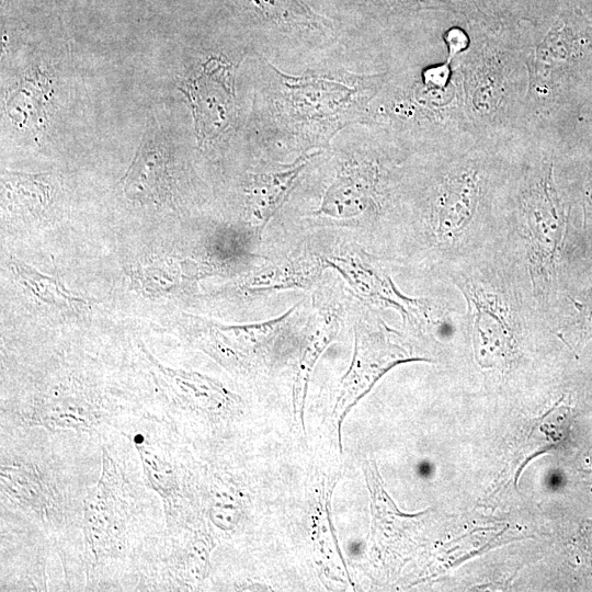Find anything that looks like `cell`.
Listing matches in <instances>:
<instances>
[{"mask_svg": "<svg viewBox=\"0 0 592 592\" xmlns=\"http://www.w3.org/2000/svg\"><path fill=\"white\" fill-rule=\"evenodd\" d=\"M471 43L454 60L464 109L474 135L508 140L522 135L528 73L519 30L490 25L469 29Z\"/></svg>", "mask_w": 592, "mask_h": 592, "instance_id": "1", "label": "cell"}, {"mask_svg": "<svg viewBox=\"0 0 592 592\" xmlns=\"http://www.w3.org/2000/svg\"><path fill=\"white\" fill-rule=\"evenodd\" d=\"M517 30L528 73L522 133H539L592 95V29L559 15Z\"/></svg>", "mask_w": 592, "mask_h": 592, "instance_id": "2", "label": "cell"}, {"mask_svg": "<svg viewBox=\"0 0 592 592\" xmlns=\"http://www.w3.org/2000/svg\"><path fill=\"white\" fill-rule=\"evenodd\" d=\"M516 157L515 198L527 232L530 271L535 289L544 293L556 280L570 212L556 177L559 155L551 138L537 133L519 138Z\"/></svg>", "mask_w": 592, "mask_h": 592, "instance_id": "3", "label": "cell"}, {"mask_svg": "<svg viewBox=\"0 0 592 592\" xmlns=\"http://www.w3.org/2000/svg\"><path fill=\"white\" fill-rule=\"evenodd\" d=\"M380 112L398 132L426 140L432 148L476 137L467 121L456 69L444 89L424 86L419 73L390 87Z\"/></svg>", "mask_w": 592, "mask_h": 592, "instance_id": "4", "label": "cell"}, {"mask_svg": "<svg viewBox=\"0 0 592 592\" xmlns=\"http://www.w3.org/2000/svg\"><path fill=\"white\" fill-rule=\"evenodd\" d=\"M102 476L84 502L83 534L92 565L122 557L128 543L130 493L115 462L104 453Z\"/></svg>", "mask_w": 592, "mask_h": 592, "instance_id": "5", "label": "cell"}, {"mask_svg": "<svg viewBox=\"0 0 592 592\" xmlns=\"http://www.w3.org/2000/svg\"><path fill=\"white\" fill-rule=\"evenodd\" d=\"M201 141L215 139L231 124L235 116V91L231 66L219 58H209L183 87Z\"/></svg>", "mask_w": 592, "mask_h": 592, "instance_id": "6", "label": "cell"}, {"mask_svg": "<svg viewBox=\"0 0 592 592\" xmlns=\"http://www.w3.org/2000/svg\"><path fill=\"white\" fill-rule=\"evenodd\" d=\"M470 308L475 357L480 366H505L514 351V335L505 309L494 295L462 286Z\"/></svg>", "mask_w": 592, "mask_h": 592, "instance_id": "7", "label": "cell"}, {"mask_svg": "<svg viewBox=\"0 0 592 592\" xmlns=\"http://www.w3.org/2000/svg\"><path fill=\"white\" fill-rule=\"evenodd\" d=\"M171 157L163 139L156 133L147 134L123 179V189L130 198L157 203L172 197Z\"/></svg>", "mask_w": 592, "mask_h": 592, "instance_id": "8", "label": "cell"}, {"mask_svg": "<svg viewBox=\"0 0 592 592\" xmlns=\"http://www.w3.org/2000/svg\"><path fill=\"white\" fill-rule=\"evenodd\" d=\"M1 488L23 510L37 515L43 522L56 519L60 504L56 486L35 464H2Z\"/></svg>", "mask_w": 592, "mask_h": 592, "instance_id": "9", "label": "cell"}, {"mask_svg": "<svg viewBox=\"0 0 592 592\" xmlns=\"http://www.w3.org/2000/svg\"><path fill=\"white\" fill-rule=\"evenodd\" d=\"M544 133L558 150L581 153V205L584 218H592V95Z\"/></svg>", "mask_w": 592, "mask_h": 592, "instance_id": "10", "label": "cell"}, {"mask_svg": "<svg viewBox=\"0 0 592 592\" xmlns=\"http://www.w3.org/2000/svg\"><path fill=\"white\" fill-rule=\"evenodd\" d=\"M331 264L358 293L382 306L395 307L401 311L405 320H414L421 315L422 306L419 300L400 294L388 276L378 274L375 267L362 259L334 258Z\"/></svg>", "mask_w": 592, "mask_h": 592, "instance_id": "11", "label": "cell"}, {"mask_svg": "<svg viewBox=\"0 0 592 592\" xmlns=\"http://www.w3.org/2000/svg\"><path fill=\"white\" fill-rule=\"evenodd\" d=\"M375 180L371 166L345 167L328 187L319 213L346 218L364 212L374 196Z\"/></svg>", "mask_w": 592, "mask_h": 592, "instance_id": "12", "label": "cell"}, {"mask_svg": "<svg viewBox=\"0 0 592 592\" xmlns=\"http://www.w3.org/2000/svg\"><path fill=\"white\" fill-rule=\"evenodd\" d=\"M294 107L310 116L327 115L346 104L355 89L344 82L318 77H284Z\"/></svg>", "mask_w": 592, "mask_h": 592, "instance_id": "13", "label": "cell"}, {"mask_svg": "<svg viewBox=\"0 0 592 592\" xmlns=\"http://www.w3.org/2000/svg\"><path fill=\"white\" fill-rule=\"evenodd\" d=\"M304 158L281 171L263 173L253 179L250 190L252 215L264 227L285 201L296 179L305 168Z\"/></svg>", "mask_w": 592, "mask_h": 592, "instance_id": "14", "label": "cell"}, {"mask_svg": "<svg viewBox=\"0 0 592 592\" xmlns=\"http://www.w3.org/2000/svg\"><path fill=\"white\" fill-rule=\"evenodd\" d=\"M49 82L36 72L33 78L22 79L10 92L7 111L15 124L37 132L47 118Z\"/></svg>", "mask_w": 592, "mask_h": 592, "instance_id": "15", "label": "cell"}, {"mask_svg": "<svg viewBox=\"0 0 592 592\" xmlns=\"http://www.w3.org/2000/svg\"><path fill=\"white\" fill-rule=\"evenodd\" d=\"M19 282L41 303L59 309H75L84 300L71 294L55 277H50L19 260L12 261Z\"/></svg>", "mask_w": 592, "mask_h": 592, "instance_id": "16", "label": "cell"}, {"mask_svg": "<svg viewBox=\"0 0 592 592\" xmlns=\"http://www.w3.org/2000/svg\"><path fill=\"white\" fill-rule=\"evenodd\" d=\"M145 476L153 490L166 502V509H172L178 489L172 463L146 441H136Z\"/></svg>", "mask_w": 592, "mask_h": 592, "instance_id": "17", "label": "cell"}, {"mask_svg": "<svg viewBox=\"0 0 592 592\" xmlns=\"http://www.w3.org/2000/svg\"><path fill=\"white\" fill-rule=\"evenodd\" d=\"M14 206L29 213H39L49 200V184L41 175L12 173L4 183Z\"/></svg>", "mask_w": 592, "mask_h": 592, "instance_id": "18", "label": "cell"}, {"mask_svg": "<svg viewBox=\"0 0 592 592\" xmlns=\"http://www.w3.org/2000/svg\"><path fill=\"white\" fill-rule=\"evenodd\" d=\"M264 13L282 20H296L308 18L304 7L296 0H249Z\"/></svg>", "mask_w": 592, "mask_h": 592, "instance_id": "19", "label": "cell"}, {"mask_svg": "<svg viewBox=\"0 0 592 592\" xmlns=\"http://www.w3.org/2000/svg\"><path fill=\"white\" fill-rule=\"evenodd\" d=\"M442 42L445 48V59L454 60L467 52L471 43L469 30L458 24L447 26L442 35Z\"/></svg>", "mask_w": 592, "mask_h": 592, "instance_id": "20", "label": "cell"}, {"mask_svg": "<svg viewBox=\"0 0 592 592\" xmlns=\"http://www.w3.org/2000/svg\"><path fill=\"white\" fill-rule=\"evenodd\" d=\"M420 80L426 87L444 89L455 77L454 62L446 59L434 61L419 70Z\"/></svg>", "mask_w": 592, "mask_h": 592, "instance_id": "21", "label": "cell"}, {"mask_svg": "<svg viewBox=\"0 0 592 592\" xmlns=\"http://www.w3.org/2000/svg\"><path fill=\"white\" fill-rule=\"evenodd\" d=\"M580 310L583 315L582 332L585 337L592 335V289L589 296V301L580 305Z\"/></svg>", "mask_w": 592, "mask_h": 592, "instance_id": "22", "label": "cell"}, {"mask_svg": "<svg viewBox=\"0 0 592 592\" xmlns=\"http://www.w3.org/2000/svg\"><path fill=\"white\" fill-rule=\"evenodd\" d=\"M349 551L354 556L358 555L362 551V544L358 542L351 543L349 545Z\"/></svg>", "mask_w": 592, "mask_h": 592, "instance_id": "23", "label": "cell"}, {"mask_svg": "<svg viewBox=\"0 0 592 592\" xmlns=\"http://www.w3.org/2000/svg\"><path fill=\"white\" fill-rule=\"evenodd\" d=\"M419 473H420L421 475H423V476L429 475V474L431 473V466H430L429 464H426V463L421 464V465L419 466Z\"/></svg>", "mask_w": 592, "mask_h": 592, "instance_id": "24", "label": "cell"}]
</instances>
